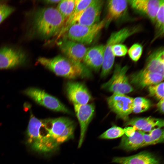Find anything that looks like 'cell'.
<instances>
[{
    "label": "cell",
    "mask_w": 164,
    "mask_h": 164,
    "mask_svg": "<svg viewBox=\"0 0 164 164\" xmlns=\"http://www.w3.org/2000/svg\"><path fill=\"white\" fill-rule=\"evenodd\" d=\"M72 130L60 121L43 119L42 124L37 128L29 138V145L39 152L55 151L62 143L73 138Z\"/></svg>",
    "instance_id": "6da1fadb"
},
{
    "label": "cell",
    "mask_w": 164,
    "mask_h": 164,
    "mask_svg": "<svg viewBox=\"0 0 164 164\" xmlns=\"http://www.w3.org/2000/svg\"><path fill=\"white\" fill-rule=\"evenodd\" d=\"M27 17L26 35L30 39L35 37L47 39L59 34L65 21L56 9L52 7L30 11Z\"/></svg>",
    "instance_id": "7a4b0ae2"
},
{
    "label": "cell",
    "mask_w": 164,
    "mask_h": 164,
    "mask_svg": "<svg viewBox=\"0 0 164 164\" xmlns=\"http://www.w3.org/2000/svg\"><path fill=\"white\" fill-rule=\"evenodd\" d=\"M37 62L56 75L69 79L89 78L91 72L82 63H77L65 56L58 55L52 58L40 57Z\"/></svg>",
    "instance_id": "3957f363"
},
{
    "label": "cell",
    "mask_w": 164,
    "mask_h": 164,
    "mask_svg": "<svg viewBox=\"0 0 164 164\" xmlns=\"http://www.w3.org/2000/svg\"><path fill=\"white\" fill-rule=\"evenodd\" d=\"M106 24L105 18L91 26L75 23L70 26L66 32L67 39L84 45L91 44Z\"/></svg>",
    "instance_id": "277c9868"
},
{
    "label": "cell",
    "mask_w": 164,
    "mask_h": 164,
    "mask_svg": "<svg viewBox=\"0 0 164 164\" xmlns=\"http://www.w3.org/2000/svg\"><path fill=\"white\" fill-rule=\"evenodd\" d=\"M23 93L38 104L55 111L72 114L71 111L58 99L46 92L36 87L26 89Z\"/></svg>",
    "instance_id": "5b68a950"
},
{
    "label": "cell",
    "mask_w": 164,
    "mask_h": 164,
    "mask_svg": "<svg viewBox=\"0 0 164 164\" xmlns=\"http://www.w3.org/2000/svg\"><path fill=\"white\" fill-rule=\"evenodd\" d=\"M128 69L127 66L116 64L112 77L102 85V88L113 93L125 94L132 92L133 89L126 74Z\"/></svg>",
    "instance_id": "8992f818"
},
{
    "label": "cell",
    "mask_w": 164,
    "mask_h": 164,
    "mask_svg": "<svg viewBox=\"0 0 164 164\" xmlns=\"http://www.w3.org/2000/svg\"><path fill=\"white\" fill-rule=\"evenodd\" d=\"M28 55L22 49L10 46L0 48V69H8L25 65Z\"/></svg>",
    "instance_id": "52a82bcc"
},
{
    "label": "cell",
    "mask_w": 164,
    "mask_h": 164,
    "mask_svg": "<svg viewBox=\"0 0 164 164\" xmlns=\"http://www.w3.org/2000/svg\"><path fill=\"white\" fill-rule=\"evenodd\" d=\"M133 99L125 94L114 93L108 98L107 102L109 108L117 118L126 121L132 112Z\"/></svg>",
    "instance_id": "ba28073f"
},
{
    "label": "cell",
    "mask_w": 164,
    "mask_h": 164,
    "mask_svg": "<svg viewBox=\"0 0 164 164\" xmlns=\"http://www.w3.org/2000/svg\"><path fill=\"white\" fill-rule=\"evenodd\" d=\"M65 90L69 100L73 104H86L91 100L89 91L81 82L69 81L66 84Z\"/></svg>",
    "instance_id": "9c48e42d"
},
{
    "label": "cell",
    "mask_w": 164,
    "mask_h": 164,
    "mask_svg": "<svg viewBox=\"0 0 164 164\" xmlns=\"http://www.w3.org/2000/svg\"><path fill=\"white\" fill-rule=\"evenodd\" d=\"M73 105L80 126V135L78 145V147L80 148L84 141L88 126L93 117L95 107L94 104Z\"/></svg>",
    "instance_id": "30bf717a"
},
{
    "label": "cell",
    "mask_w": 164,
    "mask_h": 164,
    "mask_svg": "<svg viewBox=\"0 0 164 164\" xmlns=\"http://www.w3.org/2000/svg\"><path fill=\"white\" fill-rule=\"evenodd\" d=\"M164 54L163 47H160L153 51L147 58L144 67L133 75L131 79L150 73L158 72L164 75Z\"/></svg>",
    "instance_id": "8fae6325"
},
{
    "label": "cell",
    "mask_w": 164,
    "mask_h": 164,
    "mask_svg": "<svg viewBox=\"0 0 164 164\" xmlns=\"http://www.w3.org/2000/svg\"><path fill=\"white\" fill-rule=\"evenodd\" d=\"M59 46L65 57L77 63H81L88 49L84 44L67 39L59 42Z\"/></svg>",
    "instance_id": "7c38bea8"
},
{
    "label": "cell",
    "mask_w": 164,
    "mask_h": 164,
    "mask_svg": "<svg viewBox=\"0 0 164 164\" xmlns=\"http://www.w3.org/2000/svg\"><path fill=\"white\" fill-rule=\"evenodd\" d=\"M101 0H93L84 9L76 23L91 26L100 22V15L104 4Z\"/></svg>",
    "instance_id": "4fadbf2b"
},
{
    "label": "cell",
    "mask_w": 164,
    "mask_h": 164,
    "mask_svg": "<svg viewBox=\"0 0 164 164\" xmlns=\"http://www.w3.org/2000/svg\"><path fill=\"white\" fill-rule=\"evenodd\" d=\"M162 0H128L132 7L135 11L144 15L152 22Z\"/></svg>",
    "instance_id": "5bb4252c"
},
{
    "label": "cell",
    "mask_w": 164,
    "mask_h": 164,
    "mask_svg": "<svg viewBox=\"0 0 164 164\" xmlns=\"http://www.w3.org/2000/svg\"><path fill=\"white\" fill-rule=\"evenodd\" d=\"M105 45H97L88 48L83 60L84 65L95 71L101 67L103 60Z\"/></svg>",
    "instance_id": "9a60e30c"
},
{
    "label": "cell",
    "mask_w": 164,
    "mask_h": 164,
    "mask_svg": "<svg viewBox=\"0 0 164 164\" xmlns=\"http://www.w3.org/2000/svg\"><path fill=\"white\" fill-rule=\"evenodd\" d=\"M125 126L130 125L138 130L149 132L152 129L164 126L163 120L152 117H137L128 119L125 123Z\"/></svg>",
    "instance_id": "2e32d148"
},
{
    "label": "cell",
    "mask_w": 164,
    "mask_h": 164,
    "mask_svg": "<svg viewBox=\"0 0 164 164\" xmlns=\"http://www.w3.org/2000/svg\"><path fill=\"white\" fill-rule=\"evenodd\" d=\"M112 162L119 164H160L159 160L152 153L142 152L127 157H116Z\"/></svg>",
    "instance_id": "e0dca14e"
},
{
    "label": "cell",
    "mask_w": 164,
    "mask_h": 164,
    "mask_svg": "<svg viewBox=\"0 0 164 164\" xmlns=\"http://www.w3.org/2000/svg\"><path fill=\"white\" fill-rule=\"evenodd\" d=\"M128 0H110L108 1L107 15L105 18L106 25L108 26L111 22L120 18L127 10Z\"/></svg>",
    "instance_id": "ac0fdd59"
},
{
    "label": "cell",
    "mask_w": 164,
    "mask_h": 164,
    "mask_svg": "<svg viewBox=\"0 0 164 164\" xmlns=\"http://www.w3.org/2000/svg\"><path fill=\"white\" fill-rule=\"evenodd\" d=\"M92 1L76 0L74 9L70 16L66 20L63 28L59 34V36L66 32L70 26L77 23L84 11Z\"/></svg>",
    "instance_id": "d6986e66"
},
{
    "label": "cell",
    "mask_w": 164,
    "mask_h": 164,
    "mask_svg": "<svg viewBox=\"0 0 164 164\" xmlns=\"http://www.w3.org/2000/svg\"><path fill=\"white\" fill-rule=\"evenodd\" d=\"M143 144L141 131L138 130L131 136H127L124 134L118 147L127 151H133L143 147Z\"/></svg>",
    "instance_id": "ffe728a7"
},
{
    "label": "cell",
    "mask_w": 164,
    "mask_h": 164,
    "mask_svg": "<svg viewBox=\"0 0 164 164\" xmlns=\"http://www.w3.org/2000/svg\"><path fill=\"white\" fill-rule=\"evenodd\" d=\"M164 75L158 72L146 73L131 80V82L139 87L143 88L162 82Z\"/></svg>",
    "instance_id": "44dd1931"
},
{
    "label": "cell",
    "mask_w": 164,
    "mask_h": 164,
    "mask_svg": "<svg viewBox=\"0 0 164 164\" xmlns=\"http://www.w3.org/2000/svg\"><path fill=\"white\" fill-rule=\"evenodd\" d=\"M164 1L162 0L157 13L154 23L155 24V35L152 41L161 37L164 34Z\"/></svg>",
    "instance_id": "7402d4cb"
},
{
    "label": "cell",
    "mask_w": 164,
    "mask_h": 164,
    "mask_svg": "<svg viewBox=\"0 0 164 164\" xmlns=\"http://www.w3.org/2000/svg\"><path fill=\"white\" fill-rule=\"evenodd\" d=\"M76 4V0H60L56 9L66 21L73 11Z\"/></svg>",
    "instance_id": "603a6c76"
},
{
    "label": "cell",
    "mask_w": 164,
    "mask_h": 164,
    "mask_svg": "<svg viewBox=\"0 0 164 164\" xmlns=\"http://www.w3.org/2000/svg\"><path fill=\"white\" fill-rule=\"evenodd\" d=\"M151 105L149 100L143 97H136L133 99L132 112L139 113L145 111Z\"/></svg>",
    "instance_id": "cb8c5ba5"
},
{
    "label": "cell",
    "mask_w": 164,
    "mask_h": 164,
    "mask_svg": "<svg viewBox=\"0 0 164 164\" xmlns=\"http://www.w3.org/2000/svg\"><path fill=\"white\" fill-rule=\"evenodd\" d=\"M125 133L124 129L119 127L114 126L101 134L99 138L103 139H114L123 136Z\"/></svg>",
    "instance_id": "d4e9b609"
},
{
    "label": "cell",
    "mask_w": 164,
    "mask_h": 164,
    "mask_svg": "<svg viewBox=\"0 0 164 164\" xmlns=\"http://www.w3.org/2000/svg\"><path fill=\"white\" fill-rule=\"evenodd\" d=\"M149 95L156 99L160 100L164 99V83H160L148 87Z\"/></svg>",
    "instance_id": "484cf974"
},
{
    "label": "cell",
    "mask_w": 164,
    "mask_h": 164,
    "mask_svg": "<svg viewBox=\"0 0 164 164\" xmlns=\"http://www.w3.org/2000/svg\"><path fill=\"white\" fill-rule=\"evenodd\" d=\"M143 52V47L140 44L136 43L132 45L128 51L129 56L133 61H138L141 57Z\"/></svg>",
    "instance_id": "4316f807"
},
{
    "label": "cell",
    "mask_w": 164,
    "mask_h": 164,
    "mask_svg": "<svg viewBox=\"0 0 164 164\" xmlns=\"http://www.w3.org/2000/svg\"><path fill=\"white\" fill-rule=\"evenodd\" d=\"M149 132L153 145L163 142L164 130L163 129L160 128H156Z\"/></svg>",
    "instance_id": "83f0119b"
},
{
    "label": "cell",
    "mask_w": 164,
    "mask_h": 164,
    "mask_svg": "<svg viewBox=\"0 0 164 164\" xmlns=\"http://www.w3.org/2000/svg\"><path fill=\"white\" fill-rule=\"evenodd\" d=\"M15 11V8L4 4H0V24Z\"/></svg>",
    "instance_id": "f1b7e54d"
},
{
    "label": "cell",
    "mask_w": 164,
    "mask_h": 164,
    "mask_svg": "<svg viewBox=\"0 0 164 164\" xmlns=\"http://www.w3.org/2000/svg\"><path fill=\"white\" fill-rule=\"evenodd\" d=\"M125 135L127 136L133 135L136 131V128L133 127H127L124 128Z\"/></svg>",
    "instance_id": "f546056e"
},
{
    "label": "cell",
    "mask_w": 164,
    "mask_h": 164,
    "mask_svg": "<svg viewBox=\"0 0 164 164\" xmlns=\"http://www.w3.org/2000/svg\"><path fill=\"white\" fill-rule=\"evenodd\" d=\"M164 99L160 100L157 104V107L159 111L162 113H164Z\"/></svg>",
    "instance_id": "4dcf8cb0"
},
{
    "label": "cell",
    "mask_w": 164,
    "mask_h": 164,
    "mask_svg": "<svg viewBox=\"0 0 164 164\" xmlns=\"http://www.w3.org/2000/svg\"><path fill=\"white\" fill-rule=\"evenodd\" d=\"M60 0H47L44 1V2L48 4H53L58 3Z\"/></svg>",
    "instance_id": "1f68e13d"
}]
</instances>
